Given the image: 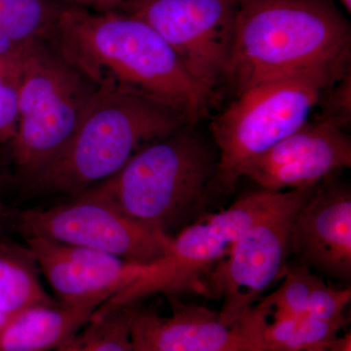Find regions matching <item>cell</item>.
<instances>
[{"label":"cell","mask_w":351,"mask_h":351,"mask_svg":"<svg viewBox=\"0 0 351 351\" xmlns=\"http://www.w3.org/2000/svg\"><path fill=\"white\" fill-rule=\"evenodd\" d=\"M50 43L95 86L136 90L175 108L191 123L205 119L216 99L152 27L130 14L69 3Z\"/></svg>","instance_id":"1"},{"label":"cell","mask_w":351,"mask_h":351,"mask_svg":"<svg viewBox=\"0 0 351 351\" xmlns=\"http://www.w3.org/2000/svg\"><path fill=\"white\" fill-rule=\"evenodd\" d=\"M351 29L332 0H243L221 85L258 83L350 60Z\"/></svg>","instance_id":"2"},{"label":"cell","mask_w":351,"mask_h":351,"mask_svg":"<svg viewBox=\"0 0 351 351\" xmlns=\"http://www.w3.org/2000/svg\"><path fill=\"white\" fill-rule=\"evenodd\" d=\"M189 123L147 95L101 85L66 147L23 188L32 195L75 197L117 174L145 145Z\"/></svg>","instance_id":"3"},{"label":"cell","mask_w":351,"mask_h":351,"mask_svg":"<svg viewBox=\"0 0 351 351\" xmlns=\"http://www.w3.org/2000/svg\"><path fill=\"white\" fill-rule=\"evenodd\" d=\"M197 125L186 124L145 145L117 174L86 191L173 237L211 198L218 151Z\"/></svg>","instance_id":"4"},{"label":"cell","mask_w":351,"mask_h":351,"mask_svg":"<svg viewBox=\"0 0 351 351\" xmlns=\"http://www.w3.org/2000/svg\"><path fill=\"white\" fill-rule=\"evenodd\" d=\"M350 71V60L258 83L233 99L210 124L218 151L211 197L237 189L249 164L311 117L327 88Z\"/></svg>","instance_id":"5"},{"label":"cell","mask_w":351,"mask_h":351,"mask_svg":"<svg viewBox=\"0 0 351 351\" xmlns=\"http://www.w3.org/2000/svg\"><path fill=\"white\" fill-rule=\"evenodd\" d=\"M97 87L49 43L36 41L21 64L19 121L6 159L24 186L60 154L80 125Z\"/></svg>","instance_id":"6"},{"label":"cell","mask_w":351,"mask_h":351,"mask_svg":"<svg viewBox=\"0 0 351 351\" xmlns=\"http://www.w3.org/2000/svg\"><path fill=\"white\" fill-rule=\"evenodd\" d=\"M288 191L258 189L247 193L219 213L206 215L173 237L169 251L154 263L151 274L141 277L99 307L95 316L119 307L138 304L145 298L184 290L204 292L202 277L228 257L251 226L278 207Z\"/></svg>","instance_id":"7"},{"label":"cell","mask_w":351,"mask_h":351,"mask_svg":"<svg viewBox=\"0 0 351 351\" xmlns=\"http://www.w3.org/2000/svg\"><path fill=\"white\" fill-rule=\"evenodd\" d=\"M12 228L25 239L43 237L142 265L161 260L173 239L129 218L89 191L46 209L14 211Z\"/></svg>","instance_id":"8"},{"label":"cell","mask_w":351,"mask_h":351,"mask_svg":"<svg viewBox=\"0 0 351 351\" xmlns=\"http://www.w3.org/2000/svg\"><path fill=\"white\" fill-rule=\"evenodd\" d=\"M237 7L232 0H122L119 12L147 23L216 97L230 56Z\"/></svg>","instance_id":"9"},{"label":"cell","mask_w":351,"mask_h":351,"mask_svg":"<svg viewBox=\"0 0 351 351\" xmlns=\"http://www.w3.org/2000/svg\"><path fill=\"white\" fill-rule=\"evenodd\" d=\"M315 186L291 191L278 207L240 237L228 257L208 274L212 289L223 300L219 315L228 326L234 325L287 271L295 212Z\"/></svg>","instance_id":"10"},{"label":"cell","mask_w":351,"mask_h":351,"mask_svg":"<svg viewBox=\"0 0 351 351\" xmlns=\"http://www.w3.org/2000/svg\"><path fill=\"white\" fill-rule=\"evenodd\" d=\"M350 167L348 131L313 113L302 126L249 164L243 177L258 189L288 191L317 186Z\"/></svg>","instance_id":"11"},{"label":"cell","mask_w":351,"mask_h":351,"mask_svg":"<svg viewBox=\"0 0 351 351\" xmlns=\"http://www.w3.org/2000/svg\"><path fill=\"white\" fill-rule=\"evenodd\" d=\"M25 241L57 302L64 306L97 311L113 295L154 269V263L128 262L104 252L43 237H27Z\"/></svg>","instance_id":"12"},{"label":"cell","mask_w":351,"mask_h":351,"mask_svg":"<svg viewBox=\"0 0 351 351\" xmlns=\"http://www.w3.org/2000/svg\"><path fill=\"white\" fill-rule=\"evenodd\" d=\"M290 254L313 271L343 282L351 279V193L325 180L295 212Z\"/></svg>","instance_id":"13"},{"label":"cell","mask_w":351,"mask_h":351,"mask_svg":"<svg viewBox=\"0 0 351 351\" xmlns=\"http://www.w3.org/2000/svg\"><path fill=\"white\" fill-rule=\"evenodd\" d=\"M169 316L138 307L132 331L154 351H265L260 334L244 319L228 326L204 306L171 302Z\"/></svg>","instance_id":"14"},{"label":"cell","mask_w":351,"mask_h":351,"mask_svg":"<svg viewBox=\"0 0 351 351\" xmlns=\"http://www.w3.org/2000/svg\"><path fill=\"white\" fill-rule=\"evenodd\" d=\"M96 311L55 302L23 309L0 328V351L57 350L77 335Z\"/></svg>","instance_id":"15"},{"label":"cell","mask_w":351,"mask_h":351,"mask_svg":"<svg viewBox=\"0 0 351 351\" xmlns=\"http://www.w3.org/2000/svg\"><path fill=\"white\" fill-rule=\"evenodd\" d=\"M39 272L27 245L0 239V304L9 315L57 302L44 289Z\"/></svg>","instance_id":"16"},{"label":"cell","mask_w":351,"mask_h":351,"mask_svg":"<svg viewBox=\"0 0 351 351\" xmlns=\"http://www.w3.org/2000/svg\"><path fill=\"white\" fill-rule=\"evenodd\" d=\"M68 4L64 0H0V32L21 45L50 43Z\"/></svg>","instance_id":"17"},{"label":"cell","mask_w":351,"mask_h":351,"mask_svg":"<svg viewBox=\"0 0 351 351\" xmlns=\"http://www.w3.org/2000/svg\"><path fill=\"white\" fill-rule=\"evenodd\" d=\"M138 307V304H129L93 316L82 334L57 351H133L132 325Z\"/></svg>","instance_id":"18"},{"label":"cell","mask_w":351,"mask_h":351,"mask_svg":"<svg viewBox=\"0 0 351 351\" xmlns=\"http://www.w3.org/2000/svg\"><path fill=\"white\" fill-rule=\"evenodd\" d=\"M21 64L0 62V145L8 144L17 131Z\"/></svg>","instance_id":"19"},{"label":"cell","mask_w":351,"mask_h":351,"mask_svg":"<svg viewBox=\"0 0 351 351\" xmlns=\"http://www.w3.org/2000/svg\"><path fill=\"white\" fill-rule=\"evenodd\" d=\"M350 301V287H330L319 277L308 295L304 316L328 321H348L345 311Z\"/></svg>","instance_id":"20"},{"label":"cell","mask_w":351,"mask_h":351,"mask_svg":"<svg viewBox=\"0 0 351 351\" xmlns=\"http://www.w3.org/2000/svg\"><path fill=\"white\" fill-rule=\"evenodd\" d=\"M316 108H319L313 112L316 115L348 130L351 119L350 71L325 90Z\"/></svg>","instance_id":"21"},{"label":"cell","mask_w":351,"mask_h":351,"mask_svg":"<svg viewBox=\"0 0 351 351\" xmlns=\"http://www.w3.org/2000/svg\"><path fill=\"white\" fill-rule=\"evenodd\" d=\"M69 4L84 7L96 12H119L122 0H64Z\"/></svg>","instance_id":"22"},{"label":"cell","mask_w":351,"mask_h":351,"mask_svg":"<svg viewBox=\"0 0 351 351\" xmlns=\"http://www.w3.org/2000/svg\"><path fill=\"white\" fill-rule=\"evenodd\" d=\"M6 164L3 161L0 160V230H5L7 228H11L12 223V217L14 211L9 209L4 204L2 199V189H3L4 184L8 179L9 172L6 170Z\"/></svg>","instance_id":"23"},{"label":"cell","mask_w":351,"mask_h":351,"mask_svg":"<svg viewBox=\"0 0 351 351\" xmlns=\"http://www.w3.org/2000/svg\"><path fill=\"white\" fill-rule=\"evenodd\" d=\"M324 351H351L350 332L343 337H335L325 346Z\"/></svg>","instance_id":"24"},{"label":"cell","mask_w":351,"mask_h":351,"mask_svg":"<svg viewBox=\"0 0 351 351\" xmlns=\"http://www.w3.org/2000/svg\"><path fill=\"white\" fill-rule=\"evenodd\" d=\"M132 345H133V351H154L133 331H132Z\"/></svg>","instance_id":"25"},{"label":"cell","mask_w":351,"mask_h":351,"mask_svg":"<svg viewBox=\"0 0 351 351\" xmlns=\"http://www.w3.org/2000/svg\"><path fill=\"white\" fill-rule=\"evenodd\" d=\"M10 316L11 315H9V314L7 313L5 311H4L3 307L1 306V304H0V328L2 327V325L6 322L7 319H8Z\"/></svg>","instance_id":"26"},{"label":"cell","mask_w":351,"mask_h":351,"mask_svg":"<svg viewBox=\"0 0 351 351\" xmlns=\"http://www.w3.org/2000/svg\"><path fill=\"white\" fill-rule=\"evenodd\" d=\"M339 2L346 9V12L351 13V0H339Z\"/></svg>","instance_id":"27"},{"label":"cell","mask_w":351,"mask_h":351,"mask_svg":"<svg viewBox=\"0 0 351 351\" xmlns=\"http://www.w3.org/2000/svg\"><path fill=\"white\" fill-rule=\"evenodd\" d=\"M3 233H4L3 230H0V239H4Z\"/></svg>","instance_id":"28"},{"label":"cell","mask_w":351,"mask_h":351,"mask_svg":"<svg viewBox=\"0 0 351 351\" xmlns=\"http://www.w3.org/2000/svg\"><path fill=\"white\" fill-rule=\"evenodd\" d=\"M233 2H237V3H239V2L243 1V0H232Z\"/></svg>","instance_id":"29"},{"label":"cell","mask_w":351,"mask_h":351,"mask_svg":"<svg viewBox=\"0 0 351 351\" xmlns=\"http://www.w3.org/2000/svg\"><path fill=\"white\" fill-rule=\"evenodd\" d=\"M302 351H308V350H302ZM322 351H324V350H322Z\"/></svg>","instance_id":"30"},{"label":"cell","mask_w":351,"mask_h":351,"mask_svg":"<svg viewBox=\"0 0 351 351\" xmlns=\"http://www.w3.org/2000/svg\"></svg>","instance_id":"31"}]
</instances>
